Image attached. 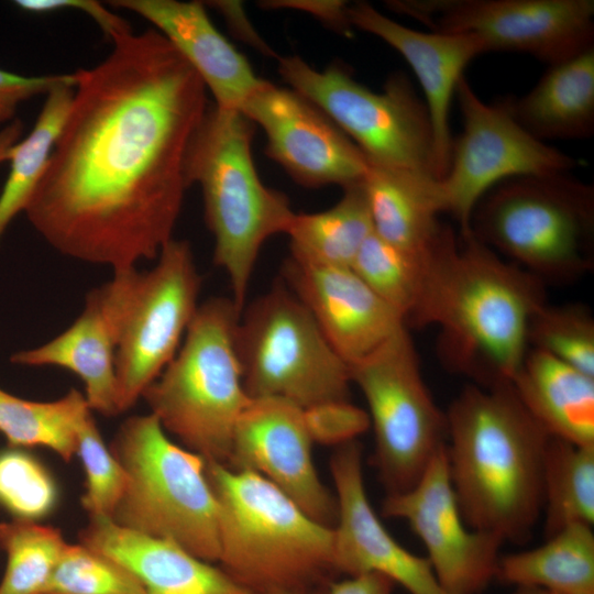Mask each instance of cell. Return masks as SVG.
I'll return each mask as SVG.
<instances>
[{
  "label": "cell",
  "mask_w": 594,
  "mask_h": 594,
  "mask_svg": "<svg viewBox=\"0 0 594 594\" xmlns=\"http://www.w3.org/2000/svg\"><path fill=\"white\" fill-rule=\"evenodd\" d=\"M112 44L74 73L69 110L24 212L61 254L114 272L156 258L173 239L187 150L209 105L198 74L155 29Z\"/></svg>",
  "instance_id": "6da1fadb"
},
{
  "label": "cell",
  "mask_w": 594,
  "mask_h": 594,
  "mask_svg": "<svg viewBox=\"0 0 594 594\" xmlns=\"http://www.w3.org/2000/svg\"><path fill=\"white\" fill-rule=\"evenodd\" d=\"M546 302L543 280L505 262L470 230L446 229L422 262L417 306L408 319L438 326L440 352L477 385L512 383L529 350L534 315Z\"/></svg>",
  "instance_id": "7a4b0ae2"
},
{
  "label": "cell",
  "mask_w": 594,
  "mask_h": 594,
  "mask_svg": "<svg viewBox=\"0 0 594 594\" xmlns=\"http://www.w3.org/2000/svg\"><path fill=\"white\" fill-rule=\"evenodd\" d=\"M446 419L449 475L464 521L504 542L526 541L542 512L550 436L512 383L464 387Z\"/></svg>",
  "instance_id": "3957f363"
},
{
  "label": "cell",
  "mask_w": 594,
  "mask_h": 594,
  "mask_svg": "<svg viewBox=\"0 0 594 594\" xmlns=\"http://www.w3.org/2000/svg\"><path fill=\"white\" fill-rule=\"evenodd\" d=\"M218 507L221 569L254 594L327 587L337 573L333 528L264 476L206 462Z\"/></svg>",
  "instance_id": "277c9868"
},
{
  "label": "cell",
  "mask_w": 594,
  "mask_h": 594,
  "mask_svg": "<svg viewBox=\"0 0 594 594\" xmlns=\"http://www.w3.org/2000/svg\"><path fill=\"white\" fill-rule=\"evenodd\" d=\"M254 132V123L239 110L209 106L184 169L187 187L201 189L213 262L227 274L240 311L263 244L286 234L296 215L284 194L261 180L252 155Z\"/></svg>",
  "instance_id": "5b68a950"
},
{
  "label": "cell",
  "mask_w": 594,
  "mask_h": 594,
  "mask_svg": "<svg viewBox=\"0 0 594 594\" xmlns=\"http://www.w3.org/2000/svg\"><path fill=\"white\" fill-rule=\"evenodd\" d=\"M240 314L231 297L199 304L177 353L141 397L184 448L224 465L238 419L252 399L234 344Z\"/></svg>",
  "instance_id": "8992f818"
},
{
  "label": "cell",
  "mask_w": 594,
  "mask_h": 594,
  "mask_svg": "<svg viewBox=\"0 0 594 594\" xmlns=\"http://www.w3.org/2000/svg\"><path fill=\"white\" fill-rule=\"evenodd\" d=\"M128 475L111 516L119 527L176 543L208 562L220 554L206 460L173 442L151 413L127 418L110 446Z\"/></svg>",
  "instance_id": "52a82bcc"
},
{
  "label": "cell",
  "mask_w": 594,
  "mask_h": 594,
  "mask_svg": "<svg viewBox=\"0 0 594 594\" xmlns=\"http://www.w3.org/2000/svg\"><path fill=\"white\" fill-rule=\"evenodd\" d=\"M469 230L541 280H571L593 263L594 189L570 172L510 178L482 197Z\"/></svg>",
  "instance_id": "ba28073f"
},
{
  "label": "cell",
  "mask_w": 594,
  "mask_h": 594,
  "mask_svg": "<svg viewBox=\"0 0 594 594\" xmlns=\"http://www.w3.org/2000/svg\"><path fill=\"white\" fill-rule=\"evenodd\" d=\"M234 344L251 398H280L301 409L349 402L348 363L289 288L277 285L244 306Z\"/></svg>",
  "instance_id": "9c48e42d"
},
{
  "label": "cell",
  "mask_w": 594,
  "mask_h": 594,
  "mask_svg": "<svg viewBox=\"0 0 594 594\" xmlns=\"http://www.w3.org/2000/svg\"><path fill=\"white\" fill-rule=\"evenodd\" d=\"M118 326V408L124 413L177 353L198 309L201 277L188 241L172 239L151 270L113 272L105 284Z\"/></svg>",
  "instance_id": "30bf717a"
},
{
  "label": "cell",
  "mask_w": 594,
  "mask_h": 594,
  "mask_svg": "<svg viewBox=\"0 0 594 594\" xmlns=\"http://www.w3.org/2000/svg\"><path fill=\"white\" fill-rule=\"evenodd\" d=\"M277 61L290 89L326 113L369 164L436 177L430 117L404 73L392 74L382 91H374L339 64L318 70L297 55Z\"/></svg>",
  "instance_id": "8fae6325"
},
{
  "label": "cell",
  "mask_w": 594,
  "mask_h": 594,
  "mask_svg": "<svg viewBox=\"0 0 594 594\" xmlns=\"http://www.w3.org/2000/svg\"><path fill=\"white\" fill-rule=\"evenodd\" d=\"M349 370L369 406L380 481L387 495L405 492L447 443L446 414L424 382L406 327Z\"/></svg>",
  "instance_id": "7c38bea8"
},
{
  "label": "cell",
  "mask_w": 594,
  "mask_h": 594,
  "mask_svg": "<svg viewBox=\"0 0 594 594\" xmlns=\"http://www.w3.org/2000/svg\"><path fill=\"white\" fill-rule=\"evenodd\" d=\"M455 97L463 129L453 138L449 167L439 179L443 210L469 231L472 212L493 187L522 176L572 170L578 162L566 153L530 134L516 120L509 97L484 102L465 76Z\"/></svg>",
  "instance_id": "4fadbf2b"
},
{
  "label": "cell",
  "mask_w": 594,
  "mask_h": 594,
  "mask_svg": "<svg viewBox=\"0 0 594 594\" xmlns=\"http://www.w3.org/2000/svg\"><path fill=\"white\" fill-rule=\"evenodd\" d=\"M386 6L433 32L479 35L490 52L553 65L594 46L593 0H393Z\"/></svg>",
  "instance_id": "5bb4252c"
},
{
  "label": "cell",
  "mask_w": 594,
  "mask_h": 594,
  "mask_svg": "<svg viewBox=\"0 0 594 594\" xmlns=\"http://www.w3.org/2000/svg\"><path fill=\"white\" fill-rule=\"evenodd\" d=\"M382 515L409 524L449 594H480L496 578L504 541L464 521L449 475L446 444L413 487L386 495Z\"/></svg>",
  "instance_id": "9a60e30c"
},
{
  "label": "cell",
  "mask_w": 594,
  "mask_h": 594,
  "mask_svg": "<svg viewBox=\"0 0 594 594\" xmlns=\"http://www.w3.org/2000/svg\"><path fill=\"white\" fill-rule=\"evenodd\" d=\"M266 135V154L307 188L363 182L369 161L318 107L293 89L270 81L239 109Z\"/></svg>",
  "instance_id": "2e32d148"
},
{
  "label": "cell",
  "mask_w": 594,
  "mask_h": 594,
  "mask_svg": "<svg viewBox=\"0 0 594 594\" xmlns=\"http://www.w3.org/2000/svg\"><path fill=\"white\" fill-rule=\"evenodd\" d=\"M304 409L280 398H252L234 428L227 466L255 472L316 521L333 528L338 503L320 481Z\"/></svg>",
  "instance_id": "e0dca14e"
},
{
  "label": "cell",
  "mask_w": 594,
  "mask_h": 594,
  "mask_svg": "<svg viewBox=\"0 0 594 594\" xmlns=\"http://www.w3.org/2000/svg\"><path fill=\"white\" fill-rule=\"evenodd\" d=\"M338 519L333 527L337 573H380L410 594H449L426 557L405 549L386 530L364 485L362 449L355 441L339 446L330 459Z\"/></svg>",
  "instance_id": "ac0fdd59"
},
{
  "label": "cell",
  "mask_w": 594,
  "mask_h": 594,
  "mask_svg": "<svg viewBox=\"0 0 594 594\" xmlns=\"http://www.w3.org/2000/svg\"><path fill=\"white\" fill-rule=\"evenodd\" d=\"M349 19L353 29L370 33L397 51L413 69L432 125L435 175L441 179L450 162V112L458 84L468 65L490 52L487 44L476 34L414 30L366 2L349 4Z\"/></svg>",
  "instance_id": "d6986e66"
},
{
  "label": "cell",
  "mask_w": 594,
  "mask_h": 594,
  "mask_svg": "<svg viewBox=\"0 0 594 594\" xmlns=\"http://www.w3.org/2000/svg\"><path fill=\"white\" fill-rule=\"evenodd\" d=\"M289 289L307 307L337 353L352 364L406 327L405 319L350 267L288 258Z\"/></svg>",
  "instance_id": "ffe728a7"
},
{
  "label": "cell",
  "mask_w": 594,
  "mask_h": 594,
  "mask_svg": "<svg viewBox=\"0 0 594 594\" xmlns=\"http://www.w3.org/2000/svg\"><path fill=\"white\" fill-rule=\"evenodd\" d=\"M108 3L151 22L195 69L217 108L239 110L265 82L213 25L202 2L113 0Z\"/></svg>",
  "instance_id": "44dd1931"
},
{
  "label": "cell",
  "mask_w": 594,
  "mask_h": 594,
  "mask_svg": "<svg viewBox=\"0 0 594 594\" xmlns=\"http://www.w3.org/2000/svg\"><path fill=\"white\" fill-rule=\"evenodd\" d=\"M118 326L105 284L91 289L76 320L62 333L36 348L22 350L11 362L26 366H56L74 373L85 386L91 411L116 416L118 384L116 351Z\"/></svg>",
  "instance_id": "7402d4cb"
},
{
  "label": "cell",
  "mask_w": 594,
  "mask_h": 594,
  "mask_svg": "<svg viewBox=\"0 0 594 594\" xmlns=\"http://www.w3.org/2000/svg\"><path fill=\"white\" fill-rule=\"evenodd\" d=\"M79 540L125 565L145 594H254L176 543L123 529L108 517H89Z\"/></svg>",
  "instance_id": "603a6c76"
},
{
  "label": "cell",
  "mask_w": 594,
  "mask_h": 594,
  "mask_svg": "<svg viewBox=\"0 0 594 594\" xmlns=\"http://www.w3.org/2000/svg\"><path fill=\"white\" fill-rule=\"evenodd\" d=\"M373 230L398 250L424 260L446 224L439 179L432 175L369 164L363 179Z\"/></svg>",
  "instance_id": "cb8c5ba5"
},
{
  "label": "cell",
  "mask_w": 594,
  "mask_h": 594,
  "mask_svg": "<svg viewBox=\"0 0 594 594\" xmlns=\"http://www.w3.org/2000/svg\"><path fill=\"white\" fill-rule=\"evenodd\" d=\"M512 385L519 400L550 436L594 446V377L529 348Z\"/></svg>",
  "instance_id": "d4e9b609"
},
{
  "label": "cell",
  "mask_w": 594,
  "mask_h": 594,
  "mask_svg": "<svg viewBox=\"0 0 594 594\" xmlns=\"http://www.w3.org/2000/svg\"><path fill=\"white\" fill-rule=\"evenodd\" d=\"M516 120L540 141L583 140L594 133V46L549 65L520 98L509 97Z\"/></svg>",
  "instance_id": "484cf974"
},
{
  "label": "cell",
  "mask_w": 594,
  "mask_h": 594,
  "mask_svg": "<svg viewBox=\"0 0 594 594\" xmlns=\"http://www.w3.org/2000/svg\"><path fill=\"white\" fill-rule=\"evenodd\" d=\"M501 581L550 594H594V534L574 524L554 532L541 546L501 556Z\"/></svg>",
  "instance_id": "4316f807"
},
{
  "label": "cell",
  "mask_w": 594,
  "mask_h": 594,
  "mask_svg": "<svg viewBox=\"0 0 594 594\" xmlns=\"http://www.w3.org/2000/svg\"><path fill=\"white\" fill-rule=\"evenodd\" d=\"M374 232L363 182L343 189L332 207L296 213L286 235L290 258L306 264L350 267Z\"/></svg>",
  "instance_id": "83f0119b"
},
{
  "label": "cell",
  "mask_w": 594,
  "mask_h": 594,
  "mask_svg": "<svg viewBox=\"0 0 594 594\" xmlns=\"http://www.w3.org/2000/svg\"><path fill=\"white\" fill-rule=\"evenodd\" d=\"M89 411L85 395L75 388L50 402L23 399L0 388V432L9 447H44L65 462L76 454L78 427Z\"/></svg>",
  "instance_id": "f1b7e54d"
},
{
  "label": "cell",
  "mask_w": 594,
  "mask_h": 594,
  "mask_svg": "<svg viewBox=\"0 0 594 594\" xmlns=\"http://www.w3.org/2000/svg\"><path fill=\"white\" fill-rule=\"evenodd\" d=\"M544 534L594 521V446L549 437L542 469Z\"/></svg>",
  "instance_id": "f546056e"
},
{
  "label": "cell",
  "mask_w": 594,
  "mask_h": 594,
  "mask_svg": "<svg viewBox=\"0 0 594 594\" xmlns=\"http://www.w3.org/2000/svg\"><path fill=\"white\" fill-rule=\"evenodd\" d=\"M75 82L62 85L46 96L32 131L10 151V170L0 194V239L16 215L25 211L43 177L69 110Z\"/></svg>",
  "instance_id": "4dcf8cb0"
},
{
  "label": "cell",
  "mask_w": 594,
  "mask_h": 594,
  "mask_svg": "<svg viewBox=\"0 0 594 594\" xmlns=\"http://www.w3.org/2000/svg\"><path fill=\"white\" fill-rule=\"evenodd\" d=\"M67 544L52 526L19 519L0 522V547L7 554L0 594H42Z\"/></svg>",
  "instance_id": "1f68e13d"
},
{
  "label": "cell",
  "mask_w": 594,
  "mask_h": 594,
  "mask_svg": "<svg viewBox=\"0 0 594 594\" xmlns=\"http://www.w3.org/2000/svg\"><path fill=\"white\" fill-rule=\"evenodd\" d=\"M422 262L424 260L398 250L373 232L364 242L351 268L407 322L420 296Z\"/></svg>",
  "instance_id": "d6a6232c"
},
{
  "label": "cell",
  "mask_w": 594,
  "mask_h": 594,
  "mask_svg": "<svg viewBox=\"0 0 594 594\" xmlns=\"http://www.w3.org/2000/svg\"><path fill=\"white\" fill-rule=\"evenodd\" d=\"M528 343L594 377V320L587 308L544 304L530 321Z\"/></svg>",
  "instance_id": "836d02e7"
},
{
  "label": "cell",
  "mask_w": 594,
  "mask_h": 594,
  "mask_svg": "<svg viewBox=\"0 0 594 594\" xmlns=\"http://www.w3.org/2000/svg\"><path fill=\"white\" fill-rule=\"evenodd\" d=\"M42 594H145L125 565L82 543L65 548Z\"/></svg>",
  "instance_id": "e575fe53"
},
{
  "label": "cell",
  "mask_w": 594,
  "mask_h": 594,
  "mask_svg": "<svg viewBox=\"0 0 594 594\" xmlns=\"http://www.w3.org/2000/svg\"><path fill=\"white\" fill-rule=\"evenodd\" d=\"M57 502L56 482L40 460L20 448L0 451V505L14 519L37 521Z\"/></svg>",
  "instance_id": "d590c367"
},
{
  "label": "cell",
  "mask_w": 594,
  "mask_h": 594,
  "mask_svg": "<svg viewBox=\"0 0 594 594\" xmlns=\"http://www.w3.org/2000/svg\"><path fill=\"white\" fill-rule=\"evenodd\" d=\"M85 471L82 508L89 517L111 518L127 486L128 475L106 444L89 411L77 431V451Z\"/></svg>",
  "instance_id": "8d00e7d4"
},
{
  "label": "cell",
  "mask_w": 594,
  "mask_h": 594,
  "mask_svg": "<svg viewBox=\"0 0 594 594\" xmlns=\"http://www.w3.org/2000/svg\"><path fill=\"white\" fill-rule=\"evenodd\" d=\"M312 441L338 444L355 440L370 426L366 411L350 402H336L304 409Z\"/></svg>",
  "instance_id": "74e56055"
},
{
  "label": "cell",
  "mask_w": 594,
  "mask_h": 594,
  "mask_svg": "<svg viewBox=\"0 0 594 594\" xmlns=\"http://www.w3.org/2000/svg\"><path fill=\"white\" fill-rule=\"evenodd\" d=\"M75 81V74L23 76L0 68V124L15 119L21 102Z\"/></svg>",
  "instance_id": "f35d334b"
},
{
  "label": "cell",
  "mask_w": 594,
  "mask_h": 594,
  "mask_svg": "<svg viewBox=\"0 0 594 594\" xmlns=\"http://www.w3.org/2000/svg\"><path fill=\"white\" fill-rule=\"evenodd\" d=\"M15 6L33 13H52L58 10H80L91 18L111 42L132 29L127 20L110 12L103 4L91 0H19Z\"/></svg>",
  "instance_id": "ab89813d"
},
{
  "label": "cell",
  "mask_w": 594,
  "mask_h": 594,
  "mask_svg": "<svg viewBox=\"0 0 594 594\" xmlns=\"http://www.w3.org/2000/svg\"><path fill=\"white\" fill-rule=\"evenodd\" d=\"M268 10L290 9L312 15L332 31L351 36L353 26L349 19V3L339 0H267L260 2Z\"/></svg>",
  "instance_id": "60d3db41"
},
{
  "label": "cell",
  "mask_w": 594,
  "mask_h": 594,
  "mask_svg": "<svg viewBox=\"0 0 594 594\" xmlns=\"http://www.w3.org/2000/svg\"><path fill=\"white\" fill-rule=\"evenodd\" d=\"M207 4L217 10L223 16L226 23L235 37L266 56H275L272 48L263 41L251 24L241 2L219 0L208 1Z\"/></svg>",
  "instance_id": "b9f144b4"
},
{
  "label": "cell",
  "mask_w": 594,
  "mask_h": 594,
  "mask_svg": "<svg viewBox=\"0 0 594 594\" xmlns=\"http://www.w3.org/2000/svg\"><path fill=\"white\" fill-rule=\"evenodd\" d=\"M395 583L380 573L348 576L328 586L327 594H392Z\"/></svg>",
  "instance_id": "7bdbcfd3"
},
{
  "label": "cell",
  "mask_w": 594,
  "mask_h": 594,
  "mask_svg": "<svg viewBox=\"0 0 594 594\" xmlns=\"http://www.w3.org/2000/svg\"><path fill=\"white\" fill-rule=\"evenodd\" d=\"M23 123L14 119L0 130V164L9 160L11 148L21 140Z\"/></svg>",
  "instance_id": "ee69618b"
},
{
  "label": "cell",
  "mask_w": 594,
  "mask_h": 594,
  "mask_svg": "<svg viewBox=\"0 0 594 594\" xmlns=\"http://www.w3.org/2000/svg\"><path fill=\"white\" fill-rule=\"evenodd\" d=\"M512 594H550L547 591L536 587H517Z\"/></svg>",
  "instance_id": "f6af8a7d"
},
{
  "label": "cell",
  "mask_w": 594,
  "mask_h": 594,
  "mask_svg": "<svg viewBox=\"0 0 594 594\" xmlns=\"http://www.w3.org/2000/svg\"><path fill=\"white\" fill-rule=\"evenodd\" d=\"M328 586L323 588H317V590L304 591V592H282V593H267V594H327Z\"/></svg>",
  "instance_id": "bcb514c9"
}]
</instances>
